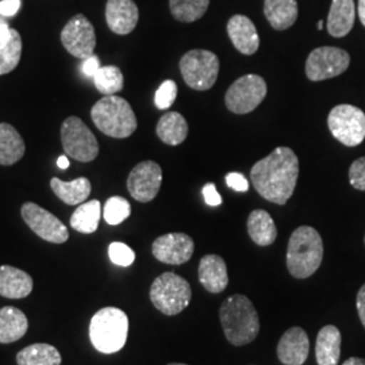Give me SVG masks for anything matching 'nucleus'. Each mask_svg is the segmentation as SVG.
<instances>
[{"instance_id": "nucleus-35", "label": "nucleus", "mask_w": 365, "mask_h": 365, "mask_svg": "<svg viewBox=\"0 0 365 365\" xmlns=\"http://www.w3.org/2000/svg\"><path fill=\"white\" fill-rule=\"evenodd\" d=\"M178 98V84L173 80H165L156 91L155 105L158 110H167Z\"/></svg>"}, {"instance_id": "nucleus-29", "label": "nucleus", "mask_w": 365, "mask_h": 365, "mask_svg": "<svg viewBox=\"0 0 365 365\" xmlns=\"http://www.w3.org/2000/svg\"><path fill=\"white\" fill-rule=\"evenodd\" d=\"M102 215V206L101 202L93 199L90 202L78 205V209L73 211L71 217V226L83 235L95 233Z\"/></svg>"}, {"instance_id": "nucleus-40", "label": "nucleus", "mask_w": 365, "mask_h": 365, "mask_svg": "<svg viewBox=\"0 0 365 365\" xmlns=\"http://www.w3.org/2000/svg\"><path fill=\"white\" fill-rule=\"evenodd\" d=\"M101 60L96 54H92L90 57H87L84 61H83V66H81V71L88 78H93L96 75V72L101 69Z\"/></svg>"}, {"instance_id": "nucleus-47", "label": "nucleus", "mask_w": 365, "mask_h": 365, "mask_svg": "<svg viewBox=\"0 0 365 365\" xmlns=\"http://www.w3.org/2000/svg\"><path fill=\"white\" fill-rule=\"evenodd\" d=\"M324 24H325L324 21H319V22H318V30H322V29H324Z\"/></svg>"}, {"instance_id": "nucleus-27", "label": "nucleus", "mask_w": 365, "mask_h": 365, "mask_svg": "<svg viewBox=\"0 0 365 365\" xmlns=\"http://www.w3.org/2000/svg\"><path fill=\"white\" fill-rule=\"evenodd\" d=\"M53 192L69 206L81 205L91 194V182L87 178H78L72 182H63L58 178L51 180Z\"/></svg>"}, {"instance_id": "nucleus-39", "label": "nucleus", "mask_w": 365, "mask_h": 365, "mask_svg": "<svg viewBox=\"0 0 365 365\" xmlns=\"http://www.w3.org/2000/svg\"><path fill=\"white\" fill-rule=\"evenodd\" d=\"M203 196H205L206 203H207L209 206H211V207H217V206L222 205L221 195H220V192L217 191L215 184H212V182H209V184H206V185L203 187Z\"/></svg>"}, {"instance_id": "nucleus-14", "label": "nucleus", "mask_w": 365, "mask_h": 365, "mask_svg": "<svg viewBox=\"0 0 365 365\" xmlns=\"http://www.w3.org/2000/svg\"><path fill=\"white\" fill-rule=\"evenodd\" d=\"M163 182V170L155 161H143L137 164L128 178V190L130 195L148 203L156 197Z\"/></svg>"}, {"instance_id": "nucleus-42", "label": "nucleus", "mask_w": 365, "mask_h": 365, "mask_svg": "<svg viewBox=\"0 0 365 365\" xmlns=\"http://www.w3.org/2000/svg\"><path fill=\"white\" fill-rule=\"evenodd\" d=\"M356 307H357V313H359V317H360V321H361V324H363V327L365 329V284L357 292Z\"/></svg>"}, {"instance_id": "nucleus-32", "label": "nucleus", "mask_w": 365, "mask_h": 365, "mask_svg": "<svg viewBox=\"0 0 365 365\" xmlns=\"http://www.w3.org/2000/svg\"><path fill=\"white\" fill-rule=\"evenodd\" d=\"M209 6L210 0H170L172 16L182 24H191L200 19Z\"/></svg>"}, {"instance_id": "nucleus-1", "label": "nucleus", "mask_w": 365, "mask_h": 365, "mask_svg": "<svg viewBox=\"0 0 365 365\" xmlns=\"http://www.w3.org/2000/svg\"><path fill=\"white\" fill-rule=\"evenodd\" d=\"M299 176V160L287 146L276 148L271 155L257 161L250 170V182L264 199L286 205L292 196Z\"/></svg>"}, {"instance_id": "nucleus-36", "label": "nucleus", "mask_w": 365, "mask_h": 365, "mask_svg": "<svg viewBox=\"0 0 365 365\" xmlns=\"http://www.w3.org/2000/svg\"><path fill=\"white\" fill-rule=\"evenodd\" d=\"M108 257L115 265L129 267L135 260V253L123 242H113L108 247Z\"/></svg>"}, {"instance_id": "nucleus-9", "label": "nucleus", "mask_w": 365, "mask_h": 365, "mask_svg": "<svg viewBox=\"0 0 365 365\" xmlns=\"http://www.w3.org/2000/svg\"><path fill=\"white\" fill-rule=\"evenodd\" d=\"M61 144L66 155L80 163H91L99 155L96 137L78 117L66 118L61 125Z\"/></svg>"}, {"instance_id": "nucleus-21", "label": "nucleus", "mask_w": 365, "mask_h": 365, "mask_svg": "<svg viewBox=\"0 0 365 365\" xmlns=\"http://www.w3.org/2000/svg\"><path fill=\"white\" fill-rule=\"evenodd\" d=\"M356 19L353 0H333L327 16V31L331 37L342 38L352 31Z\"/></svg>"}, {"instance_id": "nucleus-46", "label": "nucleus", "mask_w": 365, "mask_h": 365, "mask_svg": "<svg viewBox=\"0 0 365 365\" xmlns=\"http://www.w3.org/2000/svg\"><path fill=\"white\" fill-rule=\"evenodd\" d=\"M342 365H365V360L364 359H359V357H351Z\"/></svg>"}, {"instance_id": "nucleus-49", "label": "nucleus", "mask_w": 365, "mask_h": 365, "mask_svg": "<svg viewBox=\"0 0 365 365\" xmlns=\"http://www.w3.org/2000/svg\"><path fill=\"white\" fill-rule=\"evenodd\" d=\"M364 242H365V237H364Z\"/></svg>"}, {"instance_id": "nucleus-33", "label": "nucleus", "mask_w": 365, "mask_h": 365, "mask_svg": "<svg viewBox=\"0 0 365 365\" xmlns=\"http://www.w3.org/2000/svg\"><path fill=\"white\" fill-rule=\"evenodd\" d=\"M95 87L103 95H115L123 88V75L115 66H102L93 76Z\"/></svg>"}, {"instance_id": "nucleus-5", "label": "nucleus", "mask_w": 365, "mask_h": 365, "mask_svg": "<svg viewBox=\"0 0 365 365\" xmlns=\"http://www.w3.org/2000/svg\"><path fill=\"white\" fill-rule=\"evenodd\" d=\"M129 318L117 307H105L92 317L90 339L96 351L105 354L120 351L128 339Z\"/></svg>"}, {"instance_id": "nucleus-12", "label": "nucleus", "mask_w": 365, "mask_h": 365, "mask_svg": "<svg viewBox=\"0 0 365 365\" xmlns=\"http://www.w3.org/2000/svg\"><path fill=\"white\" fill-rule=\"evenodd\" d=\"M21 212L27 226L42 240L52 244H64L68 241L69 233L66 225L48 210L42 209L36 203L27 202L22 206Z\"/></svg>"}, {"instance_id": "nucleus-22", "label": "nucleus", "mask_w": 365, "mask_h": 365, "mask_svg": "<svg viewBox=\"0 0 365 365\" xmlns=\"http://www.w3.org/2000/svg\"><path fill=\"white\" fill-rule=\"evenodd\" d=\"M264 14L274 30H287L298 19L297 0H264Z\"/></svg>"}, {"instance_id": "nucleus-34", "label": "nucleus", "mask_w": 365, "mask_h": 365, "mask_svg": "<svg viewBox=\"0 0 365 365\" xmlns=\"http://www.w3.org/2000/svg\"><path fill=\"white\" fill-rule=\"evenodd\" d=\"M131 206L129 200L122 196H111L106 202L103 217L108 225H119L130 217Z\"/></svg>"}, {"instance_id": "nucleus-25", "label": "nucleus", "mask_w": 365, "mask_h": 365, "mask_svg": "<svg viewBox=\"0 0 365 365\" xmlns=\"http://www.w3.org/2000/svg\"><path fill=\"white\" fill-rule=\"evenodd\" d=\"M26 146L21 134L10 123H0V165H13L25 155Z\"/></svg>"}, {"instance_id": "nucleus-8", "label": "nucleus", "mask_w": 365, "mask_h": 365, "mask_svg": "<svg viewBox=\"0 0 365 365\" xmlns=\"http://www.w3.org/2000/svg\"><path fill=\"white\" fill-rule=\"evenodd\" d=\"M327 126L331 135L345 146H357L365 138V114L352 105L336 106L329 117Z\"/></svg>"}, {"instance_id": "nucleus-19", "label": "nucleus", "mask_w": 365, "mask_h": 365, "mask_svg": "<svg viewBox=\"0 0 365 365\" xmlns=\"http://www.w3.org/2000/svg\"><path fill=\"white\" fill-rule=\"evenodd\" d=\"M199 282L211 294H220L229 284L226 262L218 255H207L199 262Z\"/></svg>"}, {"instance_id": "nucleus-2", "label": "nucleus", "mask_w": 365, "mask_h": 365, "mask_svg": "<svg viewBox=\"0 0 365 365\" xmlns=\"http://www.w3.org/2000/svg\"><path fill=\"white\" fill-rule=\"evenodd\" d=\"M226 339L235 346L250 344L260 331V318L253 303L245 295H233L220 309Z\"/></svg>"}, {"instance_id": "nucleus-20", "label": "nucleus", "mask_w": 365, "mask_h": 365, "mask_svg": "<svg viewBox=\"0 0 365 365\" xmlns=\"http://www.w3.org/2000/svg\"><path fill=\"white\" fill-rule=\"evenodd\" d=\"M33 291V279L11 265L0 267V295L9 299H22Z\"/></svg>"}, {"instance_id": "nucleus-30", "label": "nucleus", "mask_w": 365, "mask_h": 365, "mask_svg": "<svg viewBox=\"0 0 365 365\" xmlns=\"http://www.w3.org/2000/svg\"><path fill=\"white\" fill-rule=\"evenodd\" d=\"M22 57L21 34L11 29L4 37H0V76L13 72Z\"/></svg>"}, {"instance_id": "nucleus-45", "label": "nucleus", "mask_w": 365, "mask_h": 365, "mask_svg": "<svg viewBox=\"0 0 365 365\" xmlns=\"http://www.w3.org/2000/svg\"><path fill=\"white\" fill-rule=\"evenodd\" d=\"M57 167H58L60 170H68V168H69V160H68V157H58V158H57Z\"/></svg>"}, {"instance_id": "nucleus-17", "label": "nucleus", "mask_w": 365, "mask_h": 365, "mask_svg": "<svg viewBox=\"0 0 365 365\" xmlns=\"http://www.w3.org/2000/svg\"><path fill=\"white\" fill-rule=\"evenodd\" d=\"M310 341L302 327H291L277 345V357L284 365H303L309 357Z\"/></svg>"}, {"instance_id": "nucleus-37", "label": "nucleus", "mask_w": 365, "mask_h": 365, "mask_svg": "<svg viewBox=\"0 0 365 365\" xmlns=\"http://www.w3.org/2000/svg\"><path fill=\"white\" fill-rule=\"evenodd\" d=\"M349 182L353 188L365 191V157H360L353 161L349 168Z\"/></svg>"}, {"instance_id": "nucleus-44", "label": "nucleus", "mask_w": 365, "mask_h": 365, "mask_svg": "<svg viewBox=\"0 0 365 365\" xmlns=\"http://www.w3.org/2000/svg\"><path fill=\"white\" fill-rule=\"evenodd\" d=\"M10 27L7 25V22L0 16V37H4V36H7L9 33H10Z\"/></svg>"}, {"instance_id": "nucleus-4", "label": "nucleus", "mask_w": 365, "mask_h": 365, "mask_svg": "<svg viewBox=\"0 0 365 365\" xmlns=\"http://www.w3.org/2000/svg\"><path fill=\"white\" fill-rule=\"evenodd\" d=\"M92 122L106 135L128 138L137 130V117L130 103L117 95H107L91 110Z\"/></svg>"}, {"instance_id": "nucleus-41", "label": "nucleus", "mask_w": 365, "mask_h": 365, "mask_svg": "<svg viewBox=\"0 0 365 365\" xmlns=\"http://www.w3.org/2000/svg\"><path fill=\"white\" fill-rule=\"evenodd\" d=\"M22 0H1L0 1V15L1 16H14L19 11Z\"/></svg>"}, {"instance_id": "nucleus-43", "label": "nucleus", "mask_w": 365, "mask_h": 365, "mask_svg": "<svg viewBox=\"0 0 365 365\" xmlns=\"http://www.w3.org/2000/svg\"><path fill=\"white\" fill-rule=\"evenodd\" d=\"M357 11H359V18H360L361 24H363L365 27V0H359Z\"/></svg>"}, {"instance_id": "nucleus-26", "label": "nucleus", "mask_w": 365, "mask_h": 365, "mask_svg": "<svg viewBox=\"0 0 365 365\" xmlns=\"http://www.w3.org/2000/svg\"><path fill=\"white\" fill-rule=\"evenodd\" d=\"M248 233L252 241L259 247H269L277 237V229L267 211L255 210L249 214Z\"/></svg>"}, {"instance_id": "nucleus-28", "label": "nucleus", "mask_w": 365, "mask_h": 365, "mask_svg": "<svg viewBox=\"0 0 365 365\" xmlns=\"http://www.w3.org/2000/svg\"><path fill=\"white\" fill-rule=\"evenodd\" d=\"M156 133L164 144L176 146L185 141L188 135V123L182 114L176 111L167 113L160 118Z\"/></svg>"}, {"instance_id": "nucleus-38", "label": "nucleus", "mask_w": 365, "mask_h": 365, "mask_svg": "<svg viewBox=\"0 0 365 365\" xmlns=\"http://www.w3.org/2000/svg\"><path fill=\"white\" fill-rule=\"evenodd\" d=\"M226 184L237 192H247L249 190L248 179L238 172H232L226 176Z\"/></svg>"}, {"instance_id": "nucleus-11", "label": "nucleus", "mask_w": 365, "mask_h": 365, "mask_svg": "<svg viewBox=\"0 0 365 365\" xmlns=\"http://www.w3.org/2000/svg\"><path fill=\"white\" fill-rule=\"evenodd\" d=\"M351 64L349 53L336 46H321L309 54L306 76L312 81H322L342 75Z\"/></svg>"}, {"instance_id": "nucleus-15", "label": "nucleus", "mask_w": 365, "mask_h": 365, "mask_svg": "<svg viewBox=\"0 0 365 365\" xmlns=\"http://www.w3.org/2000/svg\"><path fill=\"white\" fill-rule=\"evenodd\" d=\"M194 248V240L190 235L170 233L155 240L152 245V253L157 260L164 264L180 265L191 260Z\"/></svg>"}, {"instance_id": "nucleus-16", "label": "nucleus", "mask_w": 365, "mask_h": 365, "mask_svg": "<svg viewBox=\"0 0 365 365\" xmlns=\"http://www.w3.org/2000/svg\"><path fill=\"white\" fill-rule=\"evenodd\" d=\"M140 11L133 0H107L106 22L113 33L128 36L135 29Z\"/></svg>"}, {"instance_id": "nucleus-6", "label": "nucleus", "mask_w": 365, "mask_h": 365, "mask_svg": "<svg viewBox=\"0 0 365 365\" xmlns=\"http://www.w3.org/2000/svg\"><path fill=\"white\" fill-rule=\"evenodd\" d=\"M192 291L190 283L182 276L165 272L160 274L150 287V300L158 312L165 315H178L191 302Z\"/></svg>"}, {"instance_id": "nucleus-13", "label": "nucleus", "mask_w": 365, "mask_h": 365, "mask_svg": "<svg viewBox=\"0 0 365 365\" xmlns=\"http://www.w3.org/2000/svg\"><path fill=\"white\" fill-rule=\"evenodd\" d=\"M61 43L73 57L86 60L96 48V34L91 22L78 14L68 21L61 31Z\"/></svg>"}, {"instance_id": "nucleus-31", "label": "nucleus", "mask_w": 365, "mask_h": 365, "mask_svg": "<svg viewBox=\"0 0 365 365\" xmlns=\"http://www.w3.org/2000/svg\"><path fill=\"white\" fill-rule=\"evenodd\" d=\"M18 365H61V354L49 344H33L16 354Z\"/></svg>"}, {"instance_id": "nucleus-18", "label": "nucleus", "mask_w": 365, "mask_h": 365, "mask_svg": "<svg viewBox=\"0 0 365 365\" xmlns=\"http://www.w3.org/2000/svg\"><path fill=\"white\" fill-rule=\"evenodd\" d=\"M227 34L235 49L245 56L259 51L260 37L255 24L245 15H235L227 22Z\"/></svg>"}, {"instance_id": "nucleus-3", "label": "nucleus", "mask_w": 365, "mask_h": 365, "mask_svg": "<svg viewBox=\"0 0 365 365\" xmlns=\"http://www.w3.org/2000/svg\"><path fill=\"white\" fill-rule=\"evenodd\" d=\"M324 259V242L312 226H300L289 237L287 268L297 279H307L318 271Z\"/></svg>"}, {"instance_id": "nucleus-23", "label": "nucleus", "mask_w": 365, "mask_h": 365, "mask_svg": "<svg viewBox=\"0 0 365 365\" xmlns=\"http://www.w3.org/2000/svg\"><path fill=\"white\" fill-rule=\"evenodd\" d=\"M341 356V333L333 325L322 327L315 344V357L318 365H337Z\"/></svg>"}, {"instance_id": "nucleus-7", "label": "nucleus", "mask_w": 365, "mask_h": 365, "mask_svg": "<svg viewBox=\"0 0 365 365\" xmlns=\"http://www.w3.org/2000/svg\"><path fill=\"white\" fill-rule=\"evenodd\" d=\"M180 72L185 84L196 91L210 90L220 73V58L215 53L194 49L180 60Z\"/></svg>"}, {"instance_id": "nucleus-48", "label": "nucleus", "mask_w": 365, "mask_h": 365, "mask_svg": "<svg viewBox=\"0 0 365 365\" xmlns=\"http://www.w3.org/2000/svg\"><path fill=\"white\" fill-rule=\"evenodd\" d=\"M168 365H187V364H182V363H172V364Z\"/></svg>"}, {"instance_id": "nucleus-10", "label": "nucleus", "mask_w": 365, "mask_h": 365, "mask_svg": "<svg viewBox=\"0 0 365 365\" xmlns=\"http://www.w3.org/2000/svg\"><path fill=\"white\" fill-rule=\"evenodd\" d=\"M267 96V83L259 75L237 78L225 95L226 107L235 114H249L256 110Z\"/></svg>"}, {"instance_id": "nucleus-24", "label": "nucleus", "mask_w": 365, "mask_h": 365, "mask_svg": "<svg viewBox=\"0 0 365 365\" xmlns=\"http://www.w3.org/2000/svg\"><path fill=\"white\" fill-rule=\"evenodd\" d=\"M27 329L29 322L24 312L13 306L0 309V344H11L22 339Z\"/></svg>"}]
</instances>
